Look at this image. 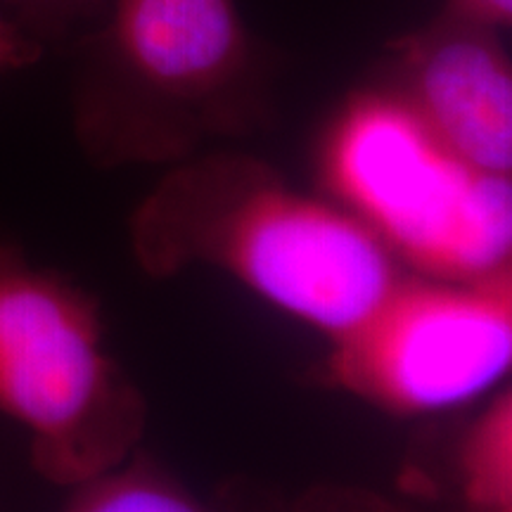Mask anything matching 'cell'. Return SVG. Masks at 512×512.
Masks as SVG:
<instances>
[{
  "mask_svg": "<svg viewBox=\"0 0 512 512\" xmlns=\"http://www.w3.org/2000/svg\"><path fill=\"white\" fill-rule=\"evenodd\" d=\"M133 247L159 275L219 268L332 342L403 280L394 254L354 214L238 155L197 159L166 176L136 211Z\"/></svg>",
  "mask_w": 512,
  "mask_h": 512,
  "instance_id": "1",
  "label": "cell"
},
{
  "mask_svg": "<svg viewBox=\"0 0 512 512\" xmlns=\"http://www.w3.org/2000/svg\"><path fill=\"white\" fill-rule=\"evenodd\" d=\"M394 93L453 155L494 176L512 169V72L501 29L441 12L392 43Z\"/></svg>",
  "mask_w": 512,
  "mask_h": 512,
  "instance_id": "6",
  "label": "cell"
},
{
  "mask_svg": "<svg viewBox=\"0 0 512 512\" xmlns=\"http://www.w3.org/2000/svg\"><path fill=\"white\" fill-rule=\"evenodd\" d=\"M472 512H512V508L510 510H472Z\"/></svg>",
  "mask_w": 512,
  "mask_h": 512,
  "instance_id": "11",
  "label": "cell"
},
{
  "mask_svg": "<svg viewBox=\"0 0 512 512\" xmlns=\"http://www.w3.org/2000/svg\"><path fill=\"white\" fill-rule=\"evenodd\" d=\"M323 178L394 259L437 280L510 266V176L453 155L394 93L351 98L320 150Z\"/></svg>",
  "mask_w": 512,
  "mask_h": 512,
  "instance_id": "3",
  "label": "cell"
},
{
  "mask_svg": "<svg viewBox=\"0 0 512 512\" xmlns=\"http://www.w3.org/2000/svg\"><path fill=\"white\" fill-rule=\"evenodd\" d=\"M62 512H214L176 479L147 463H121L74 486Z\"/></svg>",
  "mask_w": 512,
  "mask_h": 512,
  "instance_id": "8",
  "label": "cell"
},
{
  "mask_svg": "<svg viewBox=\"0 0 512 512\" xmlns=\"http://www.w3.org/2000/svg\"><path fill=\"white\" fill-rule=\"evenodd\" d=\"M38 57V46L19 31L10 19L0 15V74L27 67Z\"/></svg>",
  "mask_w": 512,
  "mask_h": 512,
  "instance_id": "10",
  "label": "cell"
},
{
  "mask_svg": "<svg viewBox=\"0 0 512 512\" xmlns=\"http://www.w3.org/2000/svg\"><path fill=\"white\" fill-rule=\"evenodd\" d=\"M0 413L43 479L79 486L126 463L143 399L105 349L95 299L0 242Z\"/></svg>",
  "mask_w": 512,
  "mask_h": 512,
  "instance_id": "4",
  "label": "cell"
},
{
  "mask_svg": "<svg viewBox=\"0 0 512 512\" xmlns=\"http://www.w3.org/2000/svg\"><path fill=\"white\" fill-rule=\"evenodd\" d=\"M460 482L472 510L512 508V396L505 389L465 432Z\"/></svg>",
  "mask_w": 512,
  "mask_h": 512,
  "instance_id": "7",
  "label": "cell"
},
{
  "mask_svg": "<svg viewBox=\"0 0 512 512\" xmlns=\"http://www.w3.org/2000/svg\"><path fill=\"white\" fill-rule=\"evenodd\" d=\"M261 53L235 0H114L83 43L76 131L102 164L174 159L256 107Z\"/></svg>",
  "mask_w": 512,
  "mask_h": 512,
  "instance_id": "2",
  "label": "cell"
},
{
  "mask_svg": "<svg viewBox=\"0 0 512 512\" xmlns=\"http://www.w3.org/2000/svg\"><path fill=\"white\" fill-rule=\"evenodd\" d=\"M444 10L503 31L510 27L512 0H446Z\"/></svg>",
  "mask_w": 512,
  "mask_h": 512,
  "instance_id": "9",
  "label": "cell"
},
{
  "mask_svg": "<svg viewBox=\"0 0 512 512\" xmlns=\"http://www.w3.org/2000/svg\"><path fill=\"white\" fill-rule=\"evenodd\" d=\"M332 344V380L392 413H434L477 399L512 363L510 266L472 280L403 278Z\"/></svg>",
  "mask_w": 512,
  "mask_h": 512,
  "instance_id": "5",
  "label": "cell"
}]
</instances>
